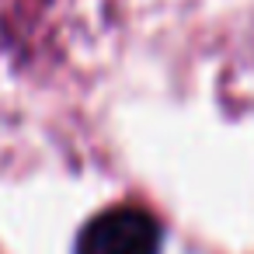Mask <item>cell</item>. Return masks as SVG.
I'll use <instances>...</instances> for the list:
<instances>
[{
    "instance_id": "cell-1",
    "label": "cell",
    "mask_w": 254,
    "mask_h": 254,
    "mask_svg": "<svg viewBox=\"0 0 254 254\" xmlns=\"http://www.w3.org/2000/svg\"><path fill=\"white\" fill-rule=\"evenodd\" d=\"M164 226L146 205H112L84 223L73 254H160Z\"/></svg>"
}]
</instances>
